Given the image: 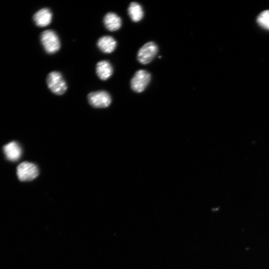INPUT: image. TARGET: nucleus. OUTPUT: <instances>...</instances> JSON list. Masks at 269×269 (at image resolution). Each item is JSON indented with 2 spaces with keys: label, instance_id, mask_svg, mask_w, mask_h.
Instances as JSON below:
<instances>
[{
  "label": "nucleus",
  "instance_id": "nucleus-11",
  "mask_svg": "<svg viewBox=\"0 0 269 269\" xmlns=\"http://www.w3.org/2000/svg\"><path fill=\"white\" fill-rule=\"evenodd\" d=\"M97 46L102 52L105 53H110L116 49L117 42L111 36H103L98 40Z\"/></svg>",
  "mask_w": 269,
  "mask_h": 269
},
{
  "label": "nucleus",
  "instance_id": "nucleus-1",
  "mask_svg": "<svg viewBox=\"0 0 269 269\" xmlns=\"http://www.w3.org/2000/svg\"><path fill=\"white\" fill-rule=\"evenodd\" d=\"M40 40L45 51L48 54H54L60 48L61 44L59 37L52 30L44 31L41 34Z\"/></svg>",
  "mask_w": 269,
  "mask_h": 269
},
{
  "label": "nucleus",
  "instance_id": "nucleus-3",
  "mask_svg": "<svg viewBox=\"0 0 269 269\" xmlns=\"http://www.w3.org/2000/svg\"><path fill=\"white\" fill-rule=\"evenodd\" d=\"M151 80V75L147 71L139 70L131 79V88L134 92L141 93L146 90Z\"/></svg>",
  "mask_w": 269,
  "mask_h": 269
},
{
  "label": "nucleus",
  "instance_id": "nucleus-7",
  "mask_svg": "<svg viewBox=\"0 0 269 269\" xmlns=\"http://www.w3.org/2000/svg\"><path fill=\"white\" fill-rule=\"evenodd\" d=\"M35 24L39 27L48 26L52 20V13L48 8H43L38 11L33 17Z\"/></svg>",
  "mask_w": 269,
  "mask_h": 269
},
{
  "label": "nucleus",
  "instance_id": "nucleus-13",
  "mask_svg": "<svg viewBox=\"0 0 269 269\" xmlns=\"http://www.w3.org/2000/svg\"><path fill=\"white\" fill-rule=\"evenodd\" d=\"M257 22L261 27L269 31V10L262 12L257 18Z\"/></svg>",
  "mask_w": 269,
  "mask_h": 269
},
{
  "label": "nucleus",
  "instance_id": "nucleus-5",
  "mask_svg": "<svg viewBox=\"0 0 269 269\" xmlns=\"http://www.w3.org/2000/svg\"><path fill=\"white\" fill-rule=\"evenodd\" d=\"M88 98L90 104L96 108L108 107L112 102L109 93L103 90L92 92L88 95Z\"/></svg>",
  "mask_w": 269,
  "mask_h": 269
},
{
  "label": "nucleus",
  "instance_id": "nucleus-9",
  "mask_svg": "<svg viewBox=\"0 0 269 269\" xmlns=\"http://www.w3.org/2000/svg\"><path fill=\"white\" fill-rule=\"evenodd\" d=\"M96 72L101 80L106 81L113 75V67L108 61L102 60L97 63Z\"/></svg>",
  "mask_w": 269,
  "mask_h": 269
},
{
  "label": "nucleus",
  "instance_id": "nucleus-2",
  "mask_svg": "<svg viewBox=\"0 0 269 269\" xmlns=\"http://www.w3.org/2000/svg\"><path fill=\"white\" fill-rule=\"evenodd\" d=\"M46 84L50 90L57 95L63 94L67 90V84L58 72L50 73L46 78Z\"/></svg>",
  "mask_w": 269,
  "mask_h": 269
},
{
  "label": "nucleus",
  "instance_id": "nucleus-6",
  "mask_svg": "<svg viewBox=\"0 0 269 269\" xmlns=\"http://www.w3.org/2000/svg\"><path fill=\"white\" fill-rule=\"evenodd\" d=\"M158 52V47L153 42L145 44L139 50L137 54V59L140 63L147 64L151 62Z\"/></svg>",
  "mask_w": 269,
  "mask_h": 269
},
{
  "label": "nucleus",
  "instance_id": "nucleus-8",
  "mask_svg": "<svg viewBox=\"0 0 269 269\" xmlns=\"http://www.w3.org/2000/svg\"><path fill=\"white\" fill-rule=\"evenodd\" d=\"M3 151L8 160L16 162L18 161L22 155V150L16 142H12L3 147Z\"/></svg>",
  "mask_w": 269,
  "mask_h": 269
},
{
  "label": "nucleus",
  "instance_id": "nucleus-4",
  "mask_svg": "<svg viewBox=\"0 0 269 269\" xmlns=\"http://www.w3.org/2000/svg\"><path fill=\"white\" fill-rule=\"evenodd\" d=\"M17 176L22 181H31L38 177L39 170L34 164L24 162L20 164L17 167Z\"/></svg>",
  "mask_w": 269,
  "mask_h": 269
},
{
  "label": "nucleus",
  "instance_id": "nucleus-12",
  "mask_svg": "<svg viewBox=\"0 0 269 269\" xmlns=\"http://www.w3.org/2000/svg\"><path fill=\"white\" fill-rule=\"evenodd\" d=\"M128 13L134 22H138L144 17V11L142 6L136 2L131 3L128 9Z\"/></svg>",
  "mask_w": 269,
  "mask_h": 269
},
{
  "label": "nucleus",
  "instance_id": "nucleus-10",
  "mask_svg": "<svg viewBox=\"0 0 269 269\" xmlns=\"http://www.w3.org/2000/svg\"><path fill=\"white\" fill-rule=\"evenodd\" d=\"M103 23L106 28L111 32L117 31L122 26L121 18L113 12H109L105 15L104 17Z\"/></svg>",
  "mask_w": 269,
  "mask_h": 269
}]
</instances>
